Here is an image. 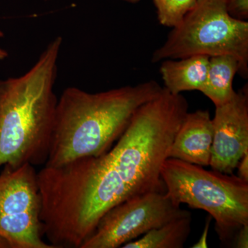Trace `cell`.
Returning a JSON list of instances; mask_svg holds the SVG:
<instances>
[{
  "mask_svg": "<svg viewBox=\"0 0 248 248\" xmlns=\"http://www.w3.org/2000/svg\"><path fill=\"white\" fill-rule=\"evenodd\" d=\"M188 107L184 96L163 87L136 111L107 153L41 170L42 206L53 228L81 245L115 205L148 192H166L161 169Z\"/></svg>",
  "mask_w": 248,
  "mask_h": 248,
  "instance_id": "obj_1",
  "label": "cell"
},
{
  "mask_svg": "<svg viewBox=\"0 0 248 248\" xmlns=\"http://www.w3.org/2000/svg\"><path fill=\"white\" fill-rule=\"evenodd\" d=\"M151 80L97 93L67 88L57 104L45 167L104 154L128 128L136 111L162 91Z\"/></svg>",
  "mask_w": 248,
  "mask_h": 248,
  "instance_id": "obj_2",
  "label": "cell"
},
{
  "mask_svg": "<svg viewBox=\"0 0 248 248\" xmlns=\"http://www.w3.org/2000/svg\"><path fill=\"white\" fill-rule=\"evenodd\" d=\"M55 37L27 73L0 79V168L45 165L58 98L54 85L62 45Z\"/></svg>",
  "mask_w": 248,
  "mask_h": 248,
  "instance_id": "obj_3",
  "label": "cell"
},
{
  "mask_svg": "<svg viewBox=\"0 0 248 248\" xmlns=\"http://www.w3.org/2000/svg\"><path fill=\"white\" fill-rule=\"evenodd\" d=\"M161 175L166 195L174 203L205 210L213 217L223 244L234 242L239 230L248 225V182L237 175L174 158L164 161Z\"/></svg>",
  "mask_w": 248,
  "mask_h": 248,
  "instance_id": "obj_4",
  "label": "cell"
},
{
  "mask_svg": "<svg viewBox=\"0 0 248 248\" xmlns=\"http://www.w3.org/2000/svg\"><path fill=\"white\" fill-rule=\"evenodd\" d=\"M227 0H197L180 24L173 28L152 62L193 56L231 55L239 62V73L248 75V22L228 14Z\"/></svg>",
  "mask_w": 248,
  "mask_h": 248,
  "instance_id": "obj_5",
  "label": "cell"
},
{
  "mask_svg": "<svg viewBox=\"0 0 248 248\" xmlns=\"http://www.w3.org/2000/svg\"><path fill=\"white\" fill-rule=\"evenodd\" d=\"M42 200L35 168H4L0 174V236L12 248H54L44 241Z\"/></svg>",
  "mask_w": 248,
  "mask_h": 248,
  "instance_id": "obj_6",
  "label": "cell"
},
{
  "mask_svg": "<svg viewBox=\"0 0 248 248\" xmlns=\"http://www.w3.org/2000/svg\"><path fill=\"white\" fill-rule=\"evenodd\" d=\"M186 211L166 192H152L132 197L104 214L80 248H122Z\"/></svg>",
  "mask_w": 248,
  "mask_h": 248,
  "instance_id": "obj_7",
  "label": "cell"
},
{
  "mask_svg": "<svg viewBox=\"0 0 248 248\" xmlns=\"http://www.w3.org/2000/svg\"><path fill=\"white\" fill-rule=\"evenodd\" d=\"M215 107L210 166L214 170L233 174L240 159L248 151L247 85L236 92L229 102Z\"/></svg>",
  "mask_w": 248,
  "mask_h": 248,
  "instance_id": "obj_8",
  "label": "cell"
},
{
  "mask_svg": "<svg viewBox=\"0 0 248 248\" xmlns=\"http://www.w3.org/2000/svg\"><path fill=\"white\" fill-rule=\"evenodd\" d=\"M213 137V119L208 110L187 112L170 148L169 158L210 166Z\"/></svg>",
  "mask_w": 248,
  "mask_h": 248,
  "instance_id": "obj_9",
  "label": "cell"
},
{
  "mask_svg": "<svg viewBox=\"0 0 248 248\" xmlns=\"http://www.w3.org/2000/svg\"><path fill=\"white\" fill-rule=\"evenodd\" d=\"M210 57L193 55L179 60H163L160 73L164 88L174 94L184 91H199L206 78Z\"/></svg>",
  "mask_w": 248,
  "mask_h": 248,
  "instance_id": "obj_10",
  "label": "cell"
},
{
  "mask_svg": "<svg viewBox=\"0 0 248 248\" xmlns=\"http://www.w3.org/2000/svg\"><path fill=\"white\" fill-rule=\"evenodd\" d=\"M239 70V62L231 55L211 57L200 92L208 97L215 107L229 102L236 93L233 89V80Z\"/></svg>",
  "mask_w": 248,
  "mask_h": 248,
  "instance_id": "obj_11",
  "label": "cell"
},
{
  "mask_svg": "<svg viewBox=\"0 0 248 248\" xmlns=\"http://www.w3.org/2000/svg\"><path fill=\"white\" fill-rule=\"evenodd\" d=\"M192 217L188 211L155 228L141 239L127 243L124 248H183L190 236Z\"/></svg>",
  "mask_w": 248,
  "mask_h": 248,
  "instance_id": "obj_12",
  "label": "cell"
},
{
  "mask_svg": "<svg viewBox=\"0 0 248 248\" xmlns=\"http://www.w3.org/2000/svg\"><path fill=\"white\" fill-rule=\"evenodd\" d=\"M159 22L165 27L174 28L181 24L197 0H153Z\"/></svg>",
  "mask_w": 248,
  "mask_h": 248,
  "instance_id": "obj_13",
  "label": "cell"
},
{
  "mask_svg": "<svg viewBox=\"0 0 248 248\" xmlns=\"http://www.w3.org/2000/svg\"><path fill=\"white\" fill-rule=\"evenodd\" d=\"M226 8L235 19L245 20L248 18V0H227Z\"/></svg>",
  "mask_w": 248,
  "mask_h": 248,
  "instance_id": "obj_14",
  "label": "cell"
},
{
  "mask_svg": "<svg viewBox=\"0 0 248 248\" xmlns=\"http://www.w3.org/2000/svg\"><path fill=\"white\" fill-rule=\"evenodd\" d=\"M235 248H248V225H245L238 232L234 239Z\"/></svg>",
  "mask_w": 248,
  "mask_h": 248,
  "instance_id": "obj_15",
  "label": "cell"
},
{
  "mask_svg": "<svg viewBox=\"0 0 248 248\" xmlns=\"http://www.w3.org/2000/svg\"><path fill=\"white\" fill-rule=\"evenodd\" d=\"M236 169L238 170V177L245 182H248V151L240 159Z\"/></svg>",
  "mask_w": 248,
  "mask_h": 248,
  "instance_id": "obj_16",
  "label": "cell"
},
{
  "mask_svg": "<svg viewBox=\"0 0 248 248\" xmlns=\"http://www.w3.org/2000/svg\"><path fill=\"white\" fill-rule=\"evenodd\" d=\"M213 219V217L209 215L208 218H206V222H205V227L203 232H202V236L200 239H199L198 242L196 243L192 246V248H208V243H207V239H208L209 228H210V222Z\"/></svg>",
  "mask_w": 248,
  "mask_h": 248,
  "instance_id": "obj_17",
  "label": "cell"
},
{
  "mask_svg": "<svg viewBox=\"0 0 248 248\" xmlns=\"http://www.w3.org/2000/svg\"><path fill=\"white\" fill-rule=\"evenodd\" d=\"M3 37H4V32L0 29V38ZM8 56H9V54H8L7 51L4 50V49L0 48V60H4V59L8 58Z\"/></svg>",
  "mask_w": 248,
  "mask_h": 248,
  "instance_id": "obj_18",
  "label": "cell"
},
{
  "mask_svg": "<svg viewBox=\"0 0 248 248\" xmlns=\"http://www.w3.org/2000/svg\"><path fill=\"white\" fill-rule=\"evenodd\" d=\"M0 248H12L9 243L1 236H0Z\"/></svg>",
  "mask_w": 248,
  "mask_h": 248,
  "instance_id": "obj_19",
  "label": "cell"
},
{
  "mask_svg": "<svg viewBox=\"0 0 248 248\" xmlns=\"http://www.w3.org/2000/svg\"><path fill=\"white\" fill-rule=\"evenodd\" d=\"M126 1H132V2H135V1H140V0H126Z\"/></svg>",
  "mask_w": 248,
  "mask_h": 248,
  "instance_id": "obj_20",
  "label": "cell"
}]
</instances>
